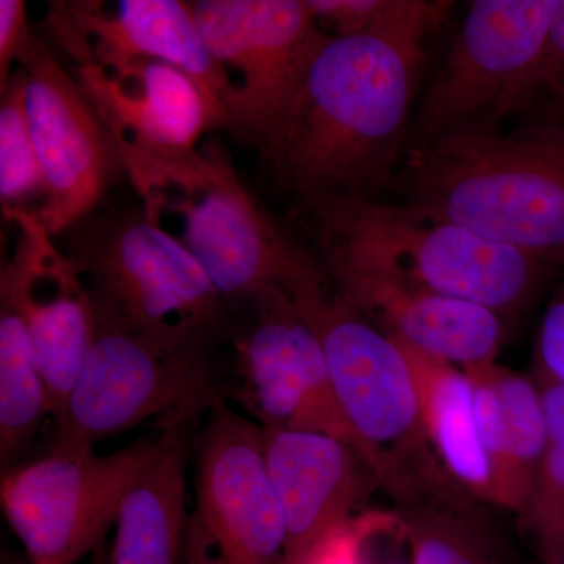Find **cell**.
Returning a JSON list of instances; mask_svg holds the SVG:
<instances>
[{
  "instance_id": "18",
  "label": "cell",
  "mask_w": 564,
  "mask_h": 564,
  "mask_svg": "<svg viewBox=\"0 0 564 564\" xmlns=\"http://www.w3.org/2000/svg\"><path fill=\"white\" fill-rule=\"evenodd\" d=\"M323 273L345 302L393 339L463 370L497 362L507 323L492 311L377 274Z\"/></svg>"
},
{
  "instance_id": "31",
  "label": "cell",
  "mask_w": 564,
  "mask_h": 564,
  "mask_svg": "<svg viewBox=\"0 0 564 564\" xmlns=\"http://www.w3.org/2000/svg\"><path fill=\"white\" fill-rule=\"evenodd\" d=\"M181 564H225L212 551L209 543L196 527L195 522L188 521L187 536H185L184 552H182Z\"/></svg>"
},
{
  "instance_id": "25",
  "label": "cell",
  "mask_w": 564,
  "mask_h": 564,
  "mask_svg": "<svg viewBox=\"0 0 564 564\" xmlns=\"http://www.w3.org/2000/svg\"><path fill=\"white\" fill-rule=\"evenodd\" d=\"M28 74L18 66L0 91V199L2 210L32 209L44 199L43 173L29 122Z\"/></svg>"
},
{
  "instance_id": "10",
  "label": "cell",
  "mask_w": 564,
  "mask_h": 564,
  "mask_svg": "<svg viewBox=\"0 0 564 564\" xmlns=\"http://www.w3.org/2000/svg\"><path fill=\"white\" fill-rule=\"evenodd\" d=\"M152 441L113 454L58 448L3 470V514L31 564H77L115 525L122 494Z\"/></svg>"
},
{
  "instance_id": "15",
  "label": "cell",
  "mask_w": 564,
  "mask_h": 564,
  "mask_svg": "<svg viewBox=\"0 0 564 564\" xmlns=\"http://www.w3.org/2000/svg\"><path fill=\"white\" fill-rule=\"evenodd\" d=\"M14 228L0 295L9 296L31 339L46 386L50 414L65 408L95 337V311L79 269L55 245L36 210L3 212Z\"/></svg>"
},
{
  "instance_id": "6",
  "label": "cell",
  "mask_w": 564,
  "mask_h": 564,
  "mask_svg": "<svg viewBox=\"0 0 564 564\" xmlns=\"http://www.w3.org/2000/svg\"><path fill=\"white\" fill-rule=\"evenodd\" d=\"M74 229L68 254L96 322L162 348L206 344L220 326L225 300L192 252L143 207Z\"/></svg>"
},
{
  "instance_id": "30",
  "label": "cell",
  "mask_w": 564,
  "mask_h": 564,
  "mask_svg": "<svg viewBox=\"0 0 564 564\" xmlns=\"http://www.w3.org/2000/svg\"><path fill=\"white\" fill-rule=\"evenodd\" d=\"M33 33L24 0H0V91L9 84L13 65L28 50Z\"/></svg>"
},
{
  "instance_id": "24",
  "label": "cell",
  "mask_w": 564,
  "mask_h": 564,
  "mask_svg": "<svg viewBox=\"0 0 564 564\" xmlns=\"http://www.w3.org/2000/svg\"><path fill=\"white\" fill-rule=\"evenodd\" d=\"M532 375L543 399L545 447L518 521L541 564H564V386Z\"/></svg>"
},
{
  "instance_id": "32",
  "label": "cell",
  "mask_w": 564,
  "mask_h": 564,
  "mask_svg": "<svg viewBox=\"0 0 564 564\" xmlns=\"http://www.w3.org/2000/svg\"><path fill=\"white\" fill-rule=\"evenodd\" d=\"M2 564H31V563H29V562L22 563V562H18V560H13V558H3Z\"/></svg>"
},
{
  "instance_id": "3",
  "label": "cell",
  "mask_w": 564,
  "mask_h": 564,
  "mask_svg": "<svg viewBox=\"0 0 564 564\" xmlns=\"http://www.w3.org/2000/svg\"><path fill=\"white\" fill-rule=\"evenodd\" d=\"M302 212L323 272L377 274L478 304L505 323L532 306L551 270L525 252L408 204L332 199Z\"/></svg>"
},
{
  "instance_id": "11",
  "label": "cell",
  "mask_w": 564,
  "mask_h": 564,
  "mask_svg": "<svg viewBox=\"0 0 564 564\" xmlns=\"http://www.w3.org/2000/svg\"><path fill=\"white\" fill-rule=\"evenodd\" d=\"M18 65L28 74L25 101L44 181L36 214L57 237L87 221L124 170L109 129L39 32Z\"/></svg>"
},
{
  "instance_id": "5",
  "label": "cell",
  "mask_w": 564,
  "mask_h": 564,
  "mask_svg": "<svg viewBox=\"0 0 564 564\" xmlns=\"http://www.w3.org/2000/svg\"><path fill=\"white\" fill-rule=\"evenodd\" d=\"M289 295L321 340L337 402L380 488L400 503L454 485L426 436L402 347L345 302L323 272Z\"/></svg>"
},
{
  "instance_id": "19",
  "label": "cell",
  "mask_w": 564,
  "mask_h": 564,
  "mask_svg": "<svg viewBox=\"0 0 564 564\" xmlns=\"http://www.w3.org/2000/svg\"><path fill=\"white\" fill-rule=\"evenodd\" d=\"M473 380L481 443L491 474V507L524 510L545 447V414L533 375L486 364L464 370Z\"/></svg>"
},
{
  "instance_id": "22",
  "label": "cell",
  "mask_w": 564,
  "mask_h": 564,
  "mask_svg": "<svg viewBox=\"0 0 564 564\" xmlns=\"http://www.w3.org/2000/svg\"><path fill=\"white\" fill-rule=\"evenodd\" d=\"M485 507L458 485L395 503L408 564H516Z\"/></svg>"
},
{
  "instance_id": "12",
  "label": "cell",
  "mask_w": 564,
  "mask_h": 564,
  "mask_svg": "<svg viewBox=\"0 0 564 564\" xmlns=\"http://www.w3.org/2000/svg\"><path fill=\"white\" fill-rule=\"evenodd\" d=\"M245 303L252 318L237 339L239 399L256 425L329 434L367 462L337 402L321 340L289 292L273 288Z\"/></svg>"
},
{
  "instance_id": "1",
  "label": "cell",
  "mask_w": 564,
  "mask_h": 564,
  "mask_svg": "<svg viewBox=\"0 0 564 564\" xmlns=\"http://www.w3.org/2000/svg\"><path fill=\"white\" fill-rule=\"evenodd\" d=\"M452 2L393 0L367 32L329 36L272 133L259 144L273 184L300 210L372 198L410 137L426 41Z\"/></svg>"
},
{
  "instance_id": "9",
  "label": "cell",
  "mask_w": 564,
  "mask_h": 564,
  "mask_svg": "<svg viewBox=\"0 0 564 564\" xmlns=\"http://www.w3.org/2000/svg\"><path fill=\"white\" fill-rule=\"evenodd\" d=\"M192 9L212 57L229 80L231 132L259 147L329 35L307 0H196Z\"/></svg>"
},
{
  "instance_id": "21",
  "label": "cell",
  "mask_w": 564,
  "mask_h": 564,
  "mask_svg": "<svg viewBox=\"0 0 564 564\" xmlns=\"http://www.w3.org/2000/svg\"><path fill=\"white\" fill-rule=\"evenodd\" d=\"M393 340L413 369L423 426L437 462L459 488L491 507V474L481 443L473 380L454 364Z\"/></svg>"
},
{
  "instance_id": "17",
  "label": "cell",
  "mask_w": 564,
  "mask_h": 564,
  "mask_svg": "<svg viewBox=\"0 0 564 564\" xmlns=\"http://www.w3.org/2000/svg\"><path fill=\"white\" fill-rule=\"evenodd\" d=\"M261 437L288 529L284 564H295L337 527L361 514L380 481L364 456L339 437L267 429Z\"/></svg>"
},
{
  "instance_id": "4",
  "label": "cell",
  "mask_w": 564,
  "mask_h": 564,
  "mask_svg": "<svg viewBox=\"0 0 564 564\" xmlns=\"http://www.w3.org/2000/svg\"><path fill=\"white\" fill-rule=\"evenodd\" d=\"M155 225L184 245L226 304L269 289L292 291L317 272L245 187L218 148L122 166Z\"/></svg>"
},
{
  "instance_id": "7",
  "label": "cell",
  "mask_w": 564,
  "mask_h": 564,
  "mask_svg": "<svg viewBox=\"0 0 564 564\" xmlns=\"http://www.w3.org/2000/svg\"><path fill=\"white\" fill-rule=\"evenodd\" d=\"M558 0H475L426 90L408 151L521 117L543 63Z\"/></svg>"
},
{
  "instance_id": "2",
  "label": "cell",
  "mask_w": 564,
  "mask_h": 564,
  "mask_svg": "<svg viewBox=\"0 0 564 564\" xmlns=\"http://www.w3.org/2000/svg\"><path fill=\"white\" fill-rule=\"evenodd\" d=\"M404 204L564 267V124L467 132L408 151Z\"/></svg>"
},
{
  "instance_id": "16",
  "label": "cell",
  "mask_w": 564,
  "mask_h": 564,
  "mask_svg": "<svg viewBox=\"0 0 564 564\" xmlns=\"http://www.w3.org/2000/svg\"><path fill=\"white\" fill-rule=\"evenodd\" d=\"M73 74L109 129L122 166L187 154L204 133L225 131L206 91L166 63L77 65Z\"/></svg>"
},
{
  "instance_id": "8",
  "label": "cell",
  "mask_w": 564,
  "mask_h": 564,
  "mask_svg": "<svg viewBox=\"0 0 564 564\" xmlns=\"http://www.w3.org/2000/svg\"><path fill=\"white\" fill-rule=\"evenodd\" d=\"M206 344L162 348L96 322L79 378L57 421L58 448H95L159 419L162 429L188 425L217 397Z\"/></svg>"
},
{
  "instance_id": "28",
  "label": "cell",
  "mask_w": 564,
  "mask_h": 564,
  "mask_svg": "<svg viewBox=\"0 0 564 564\" xmlns=\"http://www.w3.org/2000/svg\"><path fill=\"white\" fill-rule=\"evenodd\" d=\"M393 0H307L315 20L329 36L356 35L372 29Z\"/></svg>"
},
{
  "instance_id": "20",
  "label": "cell",
  "mask_w": 564,
  "mask_h": 564,
  "mask_svg": "<svg viewBox=\"0 0 564 564\" xmlns=\"http://www.w3.org/2000/svg\"><path fill=\"white\" fill-rule=\"evenodd\" d=\"M185 429L163 430L129 480L115 519L109 564H181L191 521Z\"/></svg>"
},
{
  "instance_id": "14",
  "label": "cell",
  "mask_w": 564,
  "mask_h": 564,
  "mask_svg": "<svg viewBox=\"0 0 564 564\" xmlns=\"http://www.w3.org/2000/svg\"><path fill=\"white\" fill-rule=\"evenodd\" d=\"M44 31L77 65L158 61L191 76L231 131L229 80L212 57L192 2L184 0H57Z\"/></svg>"
},
{
  "instance_id": "23",
  "label": "cell",
  "mask_w": 564,
  "mask_h": 564,
  "mask_svg": "<svg viewBox=\"0 0 564 564\" xmlns=\"http://www.w3.org/2000/svg\"><path fill=\"white\" fill-rule=\"evenodd\" d=\"M50 414L28 329L9 296L0 295V459L3 470Z\"/></svg>"
},
{
  "instance_id": "27",
  "label": "cell",
  "mask_w": 564,
  "mask_h": 564,
  "mask_svg": "<svg viewBox=\"0 0 564 564\" xmlns=\"http://www.w3.org/2000/svg\"><path fill=\"white\" fill-rule=\"evenodd\" d=\"M380 513H361L323 538L313 551L295 564H375L370 560Z\"/></svg>"
},
{
  "instance_id": "29",
  "label": "cell",
  "mask_w": 564,
  "mask_h": 564,
  "mask_svg": "<svg viewBox=\"0 0 564 564\" xmlns=\"http://www.w3.org/2000/svg\"><path fill=\"white\" fill-rule=\"evenodd\" d=\"M534 372L564 386V280L541 317L534 344Z\"/></svg>"
},
{
  "instance_id": "13",
  "label": "cell",
  "mask_w": 564,
  "mask_h": 564,
  "mask_svg": "<svg viewBox=\"0 0 564 564\" xmlns=\"http://www.w3.org/2000/svg\"><path fill=\"white\" fill-rule=\"evenodd\" d=\"M198 443L192 521L225 564H284L288 529L254 422L215 400Z\"/></svg>"
},
{
  "instance_id": "26",
  "label": "cell",
  "mask_w": 564,
  "mask_h": 564,
  "mask_svg": "<svg viewBox=\"0 0 564 564\" xmlns=\"http://www.w3.org/2000/svg\"><path fill=\"white\" fill-rule=\"evenodd\" d=\"M521 117L564 124V0H558L543 63Z\"/></svg>"
}]
</instances>
